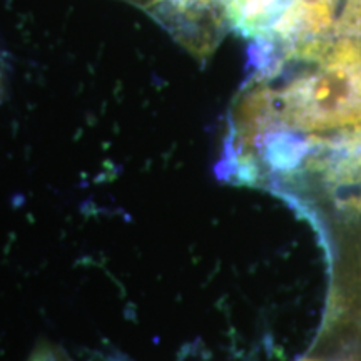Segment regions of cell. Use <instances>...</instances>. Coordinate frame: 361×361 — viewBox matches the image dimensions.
<instances>
[{"label": "cell", "mask_w": 361, "mask_h": 361, "mask_svg": "<svg viewBox=\"0 0 361 361\" xmlns=\"http://www.w3.org/2000/svg\"><path fill=\"white\" fill-rule=\"evenodd\" d=\"M295 0H159L147 13L196 59L216 51L228 32L276 45Z\"/></svg>", "instance_id": "6da1fadb"}, {"label": "cell", "mask_w": 361, "mask_h": 361, "mask_svg": "<svg viewBox=\"0 0 361 361\" xmlns=\"http://www.w3.org/2000/svg\"><path fill=\"white\" fill-rule=\"evenodd\" d=\"M336 151H341V154H348L351 162L356 166L361 164V126L351 129L348 134L340 135L336 142Z\"/></svg>", "instance_id": "7a4b0ae2"}, {"label": "cell", "mask_w": 361, "mask_h": 361, "mask_svg": "<svg viewBox=\"0 0 361 361\" xmlns=\"http://www.w3.org/2000/svg\"><path fill=\"white\" fill-rule=\"evenodd\" d=\"M121 2L129 4V6L139 8V11H142L147 16L159 4V0H121Z\"/></svg>", "instance_id": "3957f363"}, {"label": "cell", "mask_w": 361, "mask_h": 361, "mask_svg": "<svg viewBox=\"0 0 361 361\" xmlns=\"http://www.w3.org/2000/svg\"><path fill=\"white\" fill-rule=\"evenodd\" d=\"M29 361H66V360L64 356L54 353V351L44 350V351H37V353H35Z\"/></svg>", "instance_id": "277c9868"}]
</instances>
